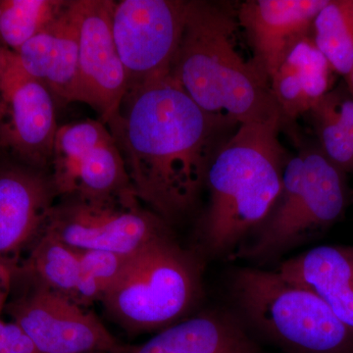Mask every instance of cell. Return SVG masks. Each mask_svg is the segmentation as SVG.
<instances>
[{
    "mask_svg": "<svg viewBox=\"0 0 353 353\" xmlns=\"http://www.w3.org/2000/svg\"><path fill=\"white\" fill-rule=\"evenodd\" d=\"M132 190L169 225L196 205L224 130L236 123L202 110L170 76L129 88L106 123Z\"/></svg>",
    "mask_w": 353,
    "mask_h": 353,
    "instance_id": "obj_1",
    "label": "cell"
},
{
    "mask_svg": "<svg viewBox=\"0 0 353 353\" xmlns=\"http://www.w3.org/2000/svg\"><path fill=\"white\" fill-rule=\"evenodd\" d=\"M282 117L241 124L211 160L209 201L199 224L206 252L221 256L243 245L273 208L289 154L281 143Z\"/></svg>",
    "mask_w": 353,
    "mask_h": 353,
    "instance_id": "obj_2",
    "label": "cell"
},
{
    "mask_svg": "<svg viewBox=\"0 0 353 353\" xmlns=\"http://www.w3.org/2000/svg\"><path fill=\"white\" fill-rule=\"evenodd\" d=\"M236 30L219 4L189 0L172 78L202 110L236 124L282 117L268 77L236 50Z\"/></svg>",
    "mask_w": 353,
    "mask_h": 353,
    "instance_id": "obj_3",
    "label": "cell"
},
{
    "mask_svg": "<svg viewBox=\"0 0 353 353\" xmlns=\"http://www.w3.org/2000/svg\"><path fill=\"white\" fill-rule=\"evenodd\" d=\"M231 290L246 321L290 353H345L352 345V330L321 297L277 270L240 269Z\"/></svg>",
    "mask_w": 353,
    "mask_h": 353,
    "instance_id": "obj_4",
    "label": "cell"
},
{
    "mask_svg": "<svg viewBox=\"0 0 353 353\" xmlns=\"http://www.w3.org/2000/svg\"><path fill=\"white\" fill-rule=\"evenodd\" d=\"M350 201L345 172L319 145H301L288 160L273 208L238 255L255 261L278 256L334 224Z\"/></svg>",
    "mask_w": 353,
    "mask_h": 353,
    "instance_id": "obj_5",
    "label": "cell"
},
{
    "mask_svg": "<svg viewBox=\"0 0 353 353\" xmlns=\"http://www.w3.org/2000/svg\"><path fill=\"white\" fill-rule=\"evenodd\" d=\"M201 292L199 262L169 232L132 255L101 303L111 319L129 333H148L182 321Z\"/></svg>",
    "mask_w": 353,
    "mask_h": 353,
    "instance_id": "obj_6",
    "label": "cell"
},
{
    "mask_svg": "<svg viewBox=\"0 0 353 353\" xmlns=\"http://www.w3.org/2000/svg\"><path fill=\"white\" fill-rule=\"evenodd\" d=\"M43 231L74 250L134 255L170 229L131 190L94 199H58Z\"/></svg>",
    "mask_w": 353,
    "mask_h": 353,
    "instance_id": "obj_7",
    "label": "cell"
},
{
    "mask_svg": "<svg viewBox=\"0 0 353 353\" xmlns=\"http://www.w3.org/2000/svg\"><path fill=\"white\" fill-rule=\"evenodd\" d=\"M187 6L183 0L115 1L113 37L126 70L127 90L171 75Z\"/></svg>",
    "mask_w": 353,
    "mask_h": 353,
    "instance_id": "obj_8",
    "label": "cell"
},
{
    "mask_svg": "<svg viewBox=\"0 0 353 353\" xmlns=\"http://www.w3.org/2000/svg\"><path fill=\"white\" fill-rule=\"evenodd\" d=\"M50 174L58 199H94L132 190L122 153L101 121L58 128Z\"/></svg>",
    "mask_w": 353,
    "mask_h": 353,
    "instance_id": "obj_9",
    "label": "cell"
},
{
    "mask_svg": "<svg viewBox=\"0 0 353 353\" xmlns=\"http://www.w3.org/2000/svg\"><path fill=\"white\" fill-rule=\"evenodd\" d=\"M4 309L38 353H116L123 345L94 313L41 285Z\"/></svg>",
    "mask_w": 353,
    "mask_h": 353,
    "instance_id": "obj_10",
    "label": "cell"
},
{
    "mask_svg": "<svg viewBox=\"0 0 353 353\" xmlns=\"http://www.w3.org/2000/svg\"><path fill=\"white\" fill-rule=\"evenodd\" d=\"M58 128L52 94L14 54L0 85V152L50 172Z\"/></svg>",
    "mask_w": 353,
    "mask_h": 353,
    "instance_id": "obj_11",
    "label": "cell"
},
{
    "mask_svg": "<svg viewBox=\"0 0 353 353\" xmlns=\"http://www.w3.org/2000/svg\"><path fill=\"white\" fill-rule=\"evenodd\" d=\"M79 29L78 102L104 124L119 112L128 79L112 31L113 0H72Z\"/></svg>",
    "mask_w": 353,
    "mask_h": 353,
    "instance_id": "obj_12",
    "label": "cell"
},
{
    "mask_svg": "<svg viewBox=\"0 0 353 353\" xmlns=\"http://www.w3.org/2000/svg\"><path fill=\"white\" fill-rule=\"evenodd\" d=\"M57 199L50 172L11 158L0 162V260L18 270L21 255L43 234Z\"/></svg>",
    "mask_w": 353,
    "mask_h": 353,
    "instance_id": "obj_13",
    "label": "cell"
},
{
    "mask_svg": "<svg viewBox=\"0 0 353 353\" xmlns=\"http://www.w3.org/2000/svg\"><path fill=\"white\" fill-rule=\"evenodd\" d=\"M329 0H248L238 11L253 48V61L269 80L299 41L310 37Z\"/></svg>",
    "mask_w": 353,
    "mask_h": 353,
    "instance_id": "obj_14",
    "label": "cell"
},
{
    "mask_svg": "<svg viewBox=\"0 0 353 353\" xmlns=\"http://www.w3.org/2000/svg\"><path fill=\"white\" fill-rule=\"evenodd\" d=\"M26 74L63 103L78 101L79 29L72 0L63 12L14 53Z\"/></svg>",
    "mask_w": 353,
    "mask_h": 353,
    "instance_id": "obj_15",
    "label": "cell"
},
{
    "mask_svg": "<svg viewBox=\"0 0 353 353\" xmlns=\"http://www.w3.org/2000/svg\"><path fill=\"white\" fill-rule=\"evenodd\" d=\"M116 353H261L243 324L224 311H208L162 330Z\"/></svg>",
    "mask_w": 353,
    "mask_h": 353,
    "instance_id": "obj_16",
    "label": "cell"
},
{
    "mask_svg": "<svg viewBox=\"0 0 353 353\" xmlns=\"http://www.w3.org/2000/svg\"><path fill=\"white\" fill-rule=\"evenodd\" d=\"M316 292L353 331V245H320L276 269Z\"/></svg>",
    "mask_w": 353,
    "mask_h": 353,
    "instance_id": "obj_17",
    "label": "cell"
},
{
    "mask_svg": "<svg viewBox=\"0 0 353 353\" xmlns=\"http://www.w3.org/2000/svg\"><path fill=\"white\" fill-rule=\"evenodd\" d=\"M333 71L311 37L290 51L270 81L285 124L310 112L331 92Z\"/></svg>",
    "mask_w": 353,
    "mask_h": 353,
    "instance_id": "obj_18",
    "label": "cell"
},
{
    "mask_svg": "<svg viewBox=\"0 0 353 353\" xmlns=\"http://www.w3.org/2000/svg\"><path fill=\"white\" fill-rule=\"evenodd\" d=\"M18 270L34 284L43 285L76 303L80 278L78 252L53 234L43 232Z\"/></svg>",
    "mask_w": 353,
    "mask_h": 353,
    "instance_id": "obj_19",
    "label": "cell"
},
{
    "mask_svg": "<svg viewBox=\"0 0 353 353\" xmlns=\"http://www.w3.org/2000/svg\"><path fill=\"white\" fill-rule=\"evenodd\" d=\"M309 114L320 150L341 171L353 173V97L331 90Z\"/></svg>",
    "mask_w": 353,
    "mask_h": 353,
    "instance_id": "obj_20",
    "label": "cell"
},
{
    "mask_svg": "<svg viewBox=\"0 0 353 353\" xmlns=\"http://www.w3.org/2000/svg\"><path fill=\"white\" fill-rule=\"evenodd\" d=\"M312 32L316 48L347 82L353 71V0H329Z\"/></svg>",
    "mask_w": 353,
    "mask_h": 353,
    "instance_id": "obj_21",
    "label": "cell"
},
{
    "mask_svg": "<svg viewBox=\"0 0 353 353\" xmlns=\"http://www.w3.org/2000/svg\"><path fill=\"white\" fill-rule=\"evenodd\" d=\"M69 0H0V46L15 53L60 15Z\"/></svg>",
    "mask_w": 353,
    "mask_h": 353,
    "instance_id": "obj_22",
    "label": "cell"
},
{
    "mask_svg": "<svg viewBox=\"0 0 353 353\" xmlns=\"http://www.w3.org/2000/svg\"><path fill=\"white\" fill-rule=\"evenodd\" d=\"M76 250L80 260L76 303L85 307L95 301H102L122 276L132 255L104 250Z\"/></svg>",
    "mask_w": 353,
    "mask_h": 353,
    "instance_id": "obj_23",
    "label": "cell"
},
{
    "mask_svg": "<svg viewBox=\"0 0 353 353\" xmlns=\"http://www.w3.org/2000/svg\"><path fill=\"white\" fill-rule=\"evenodd\" d=\"M0 353H38L31 340L16 323L0 318Z\"/></svg>",
    "mask_w": 353,
    "mask_h": 353,
    "instance_id": "obj_24",
    "label": "cell"
},
{
    "mask_svg": "<svg viewBox=\"0 0 353 353\" xmlns=\"http://www.w3.org/2000/svg\"><path fill=\"white\" fill-rule=\"evenodd\" d=\"M16 271L11 265L0 260V313L6 308L7 297Z\"/></svg>",
    "mask_w": 353,
    "mask_h": 353,
    "instance_id": "obj_25",
    "label": "cell"
},
{
    "mask_svg": "<svg viewBox=\"0 0 353 353\" xmlns=\"http://www.w3.org/2000/svg\"><path fill=\"white\" fill-rule=\"evenodd\" d=\"M14 53L0 46V85H1L3 77L6 75L7 69L11 63Z\"/></svg>",
    "mask_w": 353,
    "mask_h": 353,
    "instance_id": "obj_26",
    "label": "cell"
},
{
    "mask_svg": "<svg viewBox=\"0 0 353 353\" xmlns=\"http://www.w3.org/2000/svg\"><path fill=\"white\" fill-rule=\"evenodd\" d=\"M347 85L348 90H350V94H352L353 97V71L352 75H350V78H348V80L347 81Z\"/></svg>",
    "mask_w": 353,
    "mask_h": 353,
    "instance_id": "obj_27",
    "label": "cell"
},
{
    "mask_svg": "<svg viewBox=\"0 0 353 353\" xmlns=\"http://www.w3.org/2000/svg\"><path fill=\"white\" fill-rule=\"evenodd\" d=\"M92 353H104V352H92Z\"/></svg>",
    "mask_w": 353,
    "mask_h": 353,
    "instance_id": "obj_28",
    "label": "cell"
}]
</instances>
